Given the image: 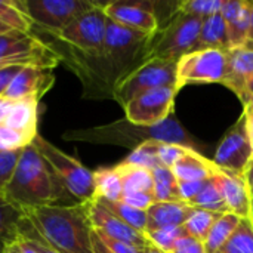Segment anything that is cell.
<instances>
[{"instance_id":"cell-3","label":"cell","mask_w":253,"mask_h":253,"mask_svg":"<svg viewBox=\"0 0 253 253\" xmlns=\"http://www.w3.org/2000/svg\"><path fill=\"white\" fill-rule=\"evenodd\" d=\"M24 216L59 253H93L87 202L24 211Z\"/></svg>"},{"instance_id":"cell-16","label":"cell","mask_w":253,"mask_h":253,"mask_svg":"<svg viewBox=\"0 0 253 253\" xmlns=\"http://www.w3.org/2000/svg\"><path fill=\"white\" fill-rule=\"evenodd\" d=\"M87 206H89V219L96 234L142 249H147L150 246V242L147 240L145 234L125 224L122 219L114 216L108 209H105L96 200L87 202Z\"/></svg>"},{"instance_id":"cell-34","label":"cell","mask_w":253,"mask_h":253,"mask_svg":"<svg viewBox=\"0 0 253 253\" xmlns=\"http://www.w3.org/2000/svg\"><path fill=\"white\" fill-rule=\"evenodd\" d=\"M219 253H253V224L251 218L240 221L237 230Z\"/></svg>"},{"instance_id":"cell-49","label":"cell","mask_w":253,"mask_h":253,"mask_svg":"<svg viewBox=\"0 0 253 253\" xmlns=\"http://www.w3.org/2000/svg\"><path fill=\"white\" fill-rule=\"evenodd\" d=\"M18 242H19V246H21V252L22 253H37L30 245H27L21 237H18Z\"/></svg>"},{"instance_id":"cell-54","label":"cell","mask_w":253,"mask_h":253,"mask_svg":"<svg viewBox=\"0 0 253 253\" xmlns=\"http://www.w3.org/2000/svg\"><path fill=\"white\" fill-rule=\"evenodd\" d=\"M0 102H1V99H0Z\"/></svg>"},{"instance_id":"cell-46","label":"cell","mask_w":253,"mask_h":253,"mask_svg":"<svg viewBox=\"0 0 253 253\" xmlns=\"http://www.w3.org/2000/svg\"><path fill=\"white\" fill-rule=\"evenodd\" d=\"M243 113H245V116H246L248 132H249V138H251V144H252V151H253V113L252 111H249V110H243Z\"/></svg>"},{"instance_id":"cell-45","label":"cell","mask_w":253,"mask_h":253,"mask_svg":"<svg viewBox=\"0 0 253 253\" xmlns=\"http://www.w3.org/2000/svg\"><path fill=\"white\" fill-rule=\"evenodd\" d=\"M92 249H93V253H111L105 248V245L101 242L99 236L95 231L92 234Z\"/></svg>"},{"instance_id":"cell-41","label":"cell","mask_w":253,"mask_h":253,"mask_svg":"<svg viewBox=\"0 0 253 253\" xmlns=\"http://www.w3.org/2000/svg\"><path fill=\"white\" fill-rule=\"evenodd\" d=\"M208 179H203V181H178L179 182V194H181V199L184 203H188L191 199H194L200 191L202 188L205 187Z\"/></svg>"},{"instance_id":"cell-18","label":"cell","mask_w":253,"mask_h":253,"mask_svg":"<svg viewBox=\"0 0 253 253\" xmlns=\"http://www.w3.org/2000/svg\"><path fill=\"white\" fill-rule=\"evenodd\" d=\"M39 102L37 101H7L0 102V126H4L28 141L39 135Z\"/></svg>"},{"instance_id":"cell-37","label":"cell","mask_w":253,"mask_h":253,"mask_svg":"<svg viewBox=\"0 0 253 253\" xmlns=\"http://www.w3.org/2000/svg\"><path fill=\"white\" fill-rule=\"evenodd\" d=\"M18 231H19V237L37 253H59L43 239V236L31 225V222L25 216H22V219L19 221Z\"/></svg>"},{"instance_id":"cell-32","label":"cell","mask_w":253,"mask_h":253,"mask_svg":"<svg viewBox=\"0 0 253 253\" xmlns=\"http://www.w3.org/2000/svg\"><path fill=\"white\" fill-rule=\"evenodd\" d=\"M218 218H219V213L203 211V209H194L182 227L190 237H194L205 243V240L208 239V236Z\"/></svg>"},{"instance_id":"cell-50","label":"cell","mask_w":253,"mask_h":253,"mask_svg":"<svg viewBox=\"0 0 253 253\" xmlns=\"http://www.w3.org/2000/svg\"><path fill=\"white\" fill-rule=\"evenodd\" d=\"M144 253H165V252H162V251H159L157 248H154V246H151V245H150V246L145 249V252Z\"/></svg>"},{"instance_id":"cell-12","label":"cell","mask_w":253,"mask_h":253,"mask_svg":"<svg viewBox=\"0 0 253 253\" xmlns=\"http://www.w3.org/2000/svg\"><path fill=\"white\" fill-rule=\"evenodd\" d=\"M178 92L176 86H165L135 96L125 105L126 120L138 126H156L166 122L173 113Z\"/></svg>"},{"instance_id":"cell-38","label":"cell","mask_w":253,"mask_h":253,"mask_svg":"<svg viewBox=\"0 0 253 253\" xmlns=\"http://www.w3.org/2000/svg\"><path fill=\"white\" fill-rule=\"evenodd\" d=\"M22 150L15 151H1L0 150V196H3L6 187L9 185L12 175L16 169L19 156Z\"/></svg>"},{"instance_id":"cell-14","label":"cell","mask_w":253,"mask_h":253,"mask_svg":"<svg viewBox=\"0 0 253 253\" xmlns=\"http://www.w3.org/2000/svg\"><path fill=\"white\" fill-rule=\"evenodd\" d=\"M156 6L151 0H116L104 3V10L111 21L126 28L154 34L160 28Z\"/></svg>"},{"instance_id":"cell-19","label":"cell","mask_w":253,"mask_h":253,"mask_svg":"<svg viewBox=\"0 0 253 253\" xmlns=\"http://www.w3.org/2000/svg\"><path fill=\"white\" fill-rule=\"evenodd\" d=\"M213 178L216 179L228 212L240 216L242 219L251 218V194L245 178L231 172L221 170L219 168L215 169Z\"/></svg>"},{"instance_id":"cell-1","label":"cell","mask_w":253,"mask_h":253,"mask_svg":"<svg viewBox=\"0 0 253 253\" xmlns=\"http://www.w3.org/2000/svg\"><path fill=\"white\" fill-rule=\"evenodd\" d=\"M151 37L153 34L126 28L108 18L101 53L83 56L67 49V53L58 55L82 80L84 98L113 99L120 82L148 61Z\"/></svg>"},{"instance_id":"cell-39","label":"cell","mask_w":253,"mask_h":253,"mask_svg":"<svg viewBox=\"0 0 253 253\" xmlns=\"http://www.w3.org/2000/svg\"><path fill=\"white\" fill-rule=\"evenodd\" d=\"M188 150V147H182L178 144H168V142H159V159L163 168L172 169V166L176 163V160Z\"/></svg>"},{"instance_id":"cell-33","label":"cell","mask_w":253,"mask_h":253,"mask_svg":"<svg viewBox=\"0 0 253 253\" xmlns=\"http://www.w3.org/2000/svg\"><path fill=\"white\" fill-rule=\"evenodd\" d=\"M159 142L160 141H147V142L141 144L139 147L132 150V153L123 162L127 165H133V166L148 169V170L163 168L160 163V159H159V153H157Z\"/></svg>"},{"instance_id":"cell-52","label":"cell","mask_w":253,"mask_h":253,"mask_svg":"<svg viewBox=\"0 0 253 253\" xmlns=\"http://www.w3.org/2000/svg\"><path fill=\"white\" fill-rule=\"evenodd\" d=\"M249 96H253V77L251 83H249Z\"/></svg>"},{"instance_id":"cell-10","label":"cell","mask_w":253,"mask_h":253,"mask_svg":"<svg viewBox=\"0 0 253 253\" xmlns=\"http://www.w3.org/2000/svg\"><path fill=\"white\" fill-rule=\"evenodd\" d=\"M18 6L49 36L61 33L74 18L96 4L92 0H18Z\"/></svg>"},{"instance_id":"cell-15","label":"cell","mask_w":253,"mask_h":253,"mask_svg":"<svg viewBox=\"0 0 253 253\" xmlns=\"http://www.w3.org/2000/svg\"><path fill=\"white\" fill-rule=\"evenodd\" d=\"M55 83L53 68L49 67H24L9 84L3 99L7 101H40Z\"/></svg>"},{"instance_id":"cell-29","label":"cell","mask_w":253,"mask_h":253,"mask_svg":"<svg viewBox=\"0 0 253 253\" xmlns=\"http://www.w3.org/2000/svg\"><path fill=\"white\" fill-rule=\"evenodd\" d=\"M154 182V199L159 203L182 202L179 194V182L169 168H157L151 170Z\"/></svg>"},{"instance_id":"cell-21","label":"cell","mask_w":253,"mask_h":253,"mask_svg":"<svg viewBox=\"0 0 253 253\" xmlns=\"http://www.w3.org/2000/svg\"><path fill=\"white\" fill-rule=\"evenodd\" d=\"M194 208L188 206L184 202H156L147 209V231L162 230V228H175L182 227Z\"/></svg>"},{"instance_id":"cell-11","label":"cell","mask_w":253,"mask_h":253,"mask_svg":"<svg viewBox=\"0 0 253 253\" xmlns=\"http://www.w3.org/2000/svg\"><path fill=\"white\" fill-rule=\"evenodd\" d=\"M227 73V53L222 50H196L176 64L178 87L196 83H221Z\"/></svg>"},{"instance_id":"cell-27","label":"cell","mask_w":253,"mask_h":253,"mask_svg":"<svg viewBox=\"0 0 253 253\" xmlns=\"http://www.w3.org/2000/svg\"><path fill=\"white\" fill-rule=\"evenodd\" d=\"M33 22L13 0H0V34L10 31L31 33Z\"/></svg>"},{"instance_id":"cell-8","label":"cell","mask_w":253,"mask_h":253,"mask_svg":"<svg viewBox=\"0 0 253 253\" xmlns=\"http://www.w3.org/2000/svg\"><path fill=\"white\" fill-rule=\"evenodd\" d=\"M61 58L53 46L31 33L10 31L0 34V67L36 65L55 68Z\"/></svg>"},{"instance_id":"cell-7","label":"cell","mask_w":253,"mask_h":253,"mask_svg":"<svg viewBox=\"0 0 253 253\" xmlns=\"http://www.w3.org/2000/svg\"><path fill=\"white\" fill-rule=\"evenodd\" d=\"M107 22L108 16L104 10V3L96 1L93 7L80 13L61 33L52 37L79 55L96 56L104 47Z\"/></svg>"},{"instance_id":"cell-23","label":"cell","mask_w":253,"mask_h":253,"mask_svg":"<svg viewBox=\"0 0 253 253\" xmlns=\"http://www.w3.org/2000/svg\"><path fill=\"white\" fill-rule=\"evenodd\" d=\"M216 169V165L193 148H188L172 166V172L178 181H203L209 179Z\"/></svg>"},{"instance_id":"cell-22","label":"cell","mask_w":253,"mask_h":253,"mask_svg":"<svg viewBox=\"0 0 253 253\" xmlns=\"http://www.w3.org/2000/svg\"><path fill=\"white\" fill-rule=\"evenodd\" d=\"M209 49L222 50V52H227L230 49L227 25L221 12L212 16H208L202 21V27L199 31V37L196 40V44L193 47V52L209 50Z\"/></svg>"},{"instance_id":"cell-53","label":"cell","mask_w":253,"mask_h":253,"mask_svg":"<svg viewBox=\"0 0 253 253\" xmlns=\"http://www.w3.org/2000/svg\"><path fill=\"white\" fill-rule=\"evenodd\" d=\"M251 221H252L253 224V197L252 200H251Z\"/></svg>"},{"instance_id":"cell-2","label":"cell","mask_w":253,"mask_h":253,"mask_svg":"<svg viewBox=\"0 0 253 253\" xmlns=\"http://www.w3.org/2000/svg\"><path fill=\"white\" fill-rule=\"evenodd\" d=\"M3 197L22 212L43 206H68L70 199L77 202L33 145L21 151Z\"/></svg>"},{"instance_id":"cell-20","label":"cell","mask_w":253,"mask_h":253,"mask_svg":"<svg viewBox=\"0 0 253 253\" xmlns=\"http://www.w3.org/2000/svg\"><path fill=\"white\" fill-rule=\"evenodd\" d=\"M228 34L230 49L246 46L251 25V1L249 0H225L221 10Z\"/></svg>"},{"instance_id":"cell-36","label":"cell","mask_w":253,"mask_h":253,"mask_svg":"<svg viewBox=\"0 0 253 253\" xmlns=\"http://www.w3.org/2000/svg\"><path fill=\"white\" fill-rule=\"evenodd\" d=\"M187 233L184 227H175V228H162V230H154V231H147L145 237L150 242L151 246L157 248L159 251L165 253H170L176 242L184 237Z\"/></svg>"},{"instance_id":"cell-48","label":"cell","mask_w":253,"mask_h":253,"mask_svg":"<svg viewBox=\"0 0 253 253\" xmlns=\"http://www.w3.org/2000/svg\"><path fill=\"white\" fill-rule=\"evenodd\" d=\"M1 253H22L21 252L19 242H18V240H16V242H12L10 245H7V246L3 249V252Z\"/></svg>"},{"instance_id":"cell-28","label":"cell","mask_w":253,"mask_h":253,"mask_svg":"<svg viewBox=\"0 0 253 253\" xmlns=\"http://www.w3.org/2000/svg\"><path fill=\"white\" fill-rule=\"evenodd\" d=\"M93 187L95 196L93 199L119 202L123 196L122 179L114 168L111 169H98L93 172Z\"/></svg>"},{"instance_id":"cell-17","label":"cell","mask_w":253,"mask_h":253,"mask_svg":"<svg viewBox=\"0 0 253 253\" xmlns=\"http://www.w3.org/2000/svg\"><path fill=\"white\" fill-rule=\"evenodd\" d=\"M227 73L222 84L231 89L243 107L249 102V83L253 77V47L242 46L228 49L227 52Z\"/></svg>"},{"instance_id":"cell-9","label":"cell","mask_w":253,"mask_h":253,"mask_svg":"<svg viewBox=\"0 0 253 253\" xmlns=\"http://www.w3.org/2000/svg\"><path fill=\"white\" fill-rule=\"evenodd\" d=\"M176 64L175 61L151 58L141 64L116 87L113 99L117 101L123 108L135 96L157 87L176 86ZM179 89V87H178ZM181 90V89H179Z\"/></svg>"},{"instance_id":"cell-42","label":"cell","mask_w":253,"mask_h":253,"mask_svg":"<svg viewBox=\"0 0 253 253\" xmlns=\"http://www.w3.org/2000/svg\"><path fill=\"white\" fill-rule=\"evenodd\" d=\"M99 236V234H98ZM101 242L105 245V248L110 251L111 253H144L145 249L142 248H136V246H132V245H127V243H123V242H119V240H113V239H108L105 236H99Z\"/></svg>"},{"instance_id":"cell-47","label":"cell","mask_w":253,"mask_h":253,"mask_svg":"<svg viewBox=\"0 0 253 253\" xmlns=\"http://www.w3.org/2000/svg\"><path fill=\"white\" fill-rule=\"evenodd\" d=\"M246 46L253 47V1L251 0V25H249V34H248V43Z\"/></svg>"},{"instance_id":"cell-26","label":"cell","mask_w":253,"mask_h":253,"mask_svg":"<svg viewBox=\"0 0 253 253\" xmlns=\"http://www.w3.org/2000/svg\"><path fill=\"white\" fill-rule=\"evenodd\" d=\"M22 216L24 212L21 209L7 203L4 197L0 196V253L7 245L18 240V225Z\"/></svg>"},{"instance_id":"cell-4","label":"cell","mask_w":253,"mask_h":253,"mask_svg":"<svg viewBox=\"0 0 253 253\" xmlns=\"http://www.w3.org/2000/svg\"><path fill=\"white\" fill-rule=\"evenodd\" d=\"M62 136L68 141L120 145L132 150L147 141H160L193 148L191 138L173 119H168L166 122L156 126H138L127 122L126 119H122L96 127L67 130Z\"/></svg>"},{"instance_id":"cell-5","label":"cell","mask_w":253,"mask_h":253,"mask_svg":"<svg viewBox=\"0 0 253 253\" xmlns=\"http://www.w3.org/2000/svg\"><path fill=\"white\" fill-rule=\"evenodd\" d=\"M202 21L203 19L197 16L173 12L168 22L153 34L148 47V59L160 58L178 62L182 56L191 53L199 37Z\"/></svg>"},{"instance_id":"cell-43","label":"cell","mask_w":253,"mask_h":253,"mask_svg":"<svg viewBox=\"0 0 253 253\" xmlns=\"http://www.w3.org/2000/svg\"><path fill=\"white\" fill-rule=\"evenodd\" d=\"M21 65H9V67H0V99H3L9 84L15 79V76L22 70Z\"/></svg>"},{"instance_id":"cell-51","label":"cell","mask_w":253,"mask_h":253,"mask_svg":"<svg viewBox=\"0 0 253 253\" xmlns=\"http://www.w3.org/2000/svg\"><path fill=\"white\" fill-rule=\"evenodd\" d=\"M245 110H249V111H252L253 113V96H251V99H249V102L246 104Z\"/></svg>"},{"instance_id":"cell-35","label":"cell","mask_w":253,"mask_h":253,"mask_svg":"<svg viewBox=\"0 0 253 253\" xmlns=\"http://www.w3.org/2000/svg\"><path fill=\"white\" fill-rule=\"evenodd\" d=\"M224 4L225 0H184L176 4L175 12L205 19L208 16L219 13Z\"/></svg>"},{"instance_id":"cell-24","label":"cell","mask_w":253,"mask_h":253,"mask_svg":"<svg viewBox=\"0 0 253 253\" xmlns=\"http://www.w3.org/2000/svg\"><path fill=\"white\" fill-rule=\"evenodd\" d=\"M114 169L117 170V173H119V176L122 179L123 194L153 193L154 182H153L151 170L139 168V166L127 165L125 162H122L117 166H114Z\"/></svg>"},{"instance_id":"cell-44","label":"cell","mask_w":253,"mask_h":253,"mask_svg":"<svg viewBox=\"0 0 253 253\" xmlns=\"http://www.w3.org/2000/svg\"><path fill=\"white\" fill-rule=\"evenodd\" d=\"M243 178H245V182L248 185L251 197H253V160L248 165V168H246V170L243 173Z\"/></svg>"},{"instance_id":"cell-13","label":"cell","mask_w":253,"mask_h":253,"mask_svg":"<svg viewBox=\"0 0 253 253\" xmlns=\"http://www.w3.org/2000/svg\"><path fill=\"white\" fill-rule=\"evenodd\" d=\"M252 159V144L248 132L246 116L243 113L219 142L215 153V159L212 162L221 170L243 176Z\"/></svg>"},{"instance_id":"cell-40","label":"cell","mask_w":253,"mask_h":253,"mask_svg":"<svg viewBox=\"0 0 253 253\" xmlns=\"http://www.w3.org/2000/svg\"><path fill=\"white\" fill-rule=\"evenodd\" d=\"M170 253H208L206 252V248H205V243L194 239V237H190L188 234H185L184 237H181L176 245L173 246L172 252Z\"/></svg>"},{"instance_id":"cell-30","label":"cell","mask_w":253,"mask_h":253,"mask_svg":"<svg viewBox=\"0 0 253 253\" xmlns=\"http://www.w3.org/2000/svg\"><path fill=\"white\" fill-rule=\"evenodd\" d=\"M187 205L194 209H203V211L215 212L219 215L228 212V208L225 205V200L222 197V193H221L219 185H218L216 179L213 178V175L206 181L202 191L194 199H191Z\"/></svg>"},{"instance_id":"cell-31","label":"cell","mask_w":253,"mask_h":253,"mask_svg":"<svg viewBox=\"0 0 253 253\" xmlns=\"http://www.w3.org/2000/svg\"><path fill=\"white\" fill-rule=\"evenodd\" d=\"M93 200H96L99 205H102L114 216H117L119 219H122L125 224H127L133 230L145 234V230H147V212L145 211L135 209V208L123 203L122 200H119V202L102 200V199H93Z\"/></svg>"},{"instance_id":"cell-6","label":"cell","mask_w":253,"mask_h":253,"mask_svg":"<svg viewBox=\"0 0 253 253\" xmlns=\"http://www.w3.org/2000/svg\"><path fill=\"white\" fill-rule=\"evenodd\" d=\"M31 145L47 162V165L53 169L59 181L67 188V191L77 202L84 203L93 200V172L84 168L79 160L58 150L53 144L47 142L40 135H37L33 139Z\"/></svg>"},{"instance_id":"cell-25","label":"cell","mask_w":253,"mask_h":253,"mask_svg":"<svg viewBox=\"0 0 253 253\" xmlns=\"http://www.w3.org/2000/svg\"><path fill=\"white\" fill-rule=\"evenodd\" d=\"M242 218L227 212L219 215L216 222L213 224L208 239L205 240V248L208 253H219V251L225 246V243L230 240V237L234 234L240 224Z\"/></svg>"}]
</instances>
